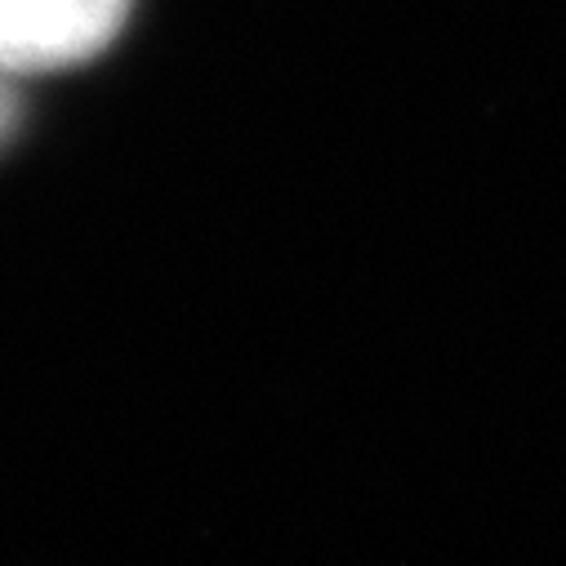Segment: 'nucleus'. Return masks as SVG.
I'll list each match as a JSON object with an SVG mask.
<instances>
[{
  "label": "nucleus",
  "mask_w": 566,
  "mask_h": 566,
  "mask_svg": "<svg viewBox=\"0 0 566 566\" xmlns=\"http://www.w3.org/2000/svg\"><path fill=\"white\" fill-rule=\"evenodd\" d=\"M125 14L129 0H0V67H76L120 32Z\"/></svg>",
  "instance_id": "obj_1"
},
{
  "label": "nucleus",
  "mask_w": 566,
  "mask_h": 566,
  "mask_svg": "<svg viewBox=\"0 0 566 566\" xmlns=\"http://www.w3.org/2000/svg\"><path fill=\"white\" fill-rule=\"evenodd\" d=\"M14 120H19V94L10 85V72L0 67V144L14 134Z\"/></svg>",
  "instance_id": "obj_2"
}]
</instances>
